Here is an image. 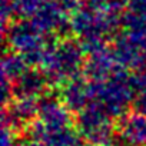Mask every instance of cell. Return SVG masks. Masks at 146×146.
Here are the masks:
<instances>
[{
	"label": "cell",
	"mask_w": 146,
	"mask_h": 146,
	"mask_svg": "<svg viewBox=\"0 0 146 146\" xmlns=\"http://www.w3.org/2000/svg\"><path fill=\"white\" fill-rule=\"evenodd\" d=\"M36 115H39V103H36L35 99H19L15 103L10 102V106L5 109L3 123L12 130L20 129L25 123L33 122Z\"/></svg>",
	"instance_id": "2"
},
{
	"label": "cell",
	"mask_w": 146,
	"mask_h": 146,
	"mask_svg": "<svg viewBox=\"0 0 146 146\" xmlns=\"http://www.w3.org/2000/svg\"><path fill=\"white\" fill-rule=\"evenodd\" d=\"M39 116L47 127H63L70 123L69 109L54 98H43L39 102Z\"/></svg>",
	"instance_id": "5"
},
{
	"label": "cell",
	"mask_w": 146,
	"mask_h": 146,
	"mask_svg": "<svg viewBox=\"0 0 146 146\" xmlns=\"http://www.w3.org/2000/svg\"><path fill=\"white\" fill-rule=\"evenodd\" d=\"M12 2H13L15 13L26 17V16H33L44 0H12Z\"/></svg>",
	"instance_id": "9"
},
{
	"label": "cell",
	"mask_w": 146,
	"mask_h": 146,
	"mask_svg": "<svg viewBox=\"0 0 146 146\" xmlns=\"http://www.w3.org/2000/svg\"><path fill=\"white\" fill-rule=\"evenodd\" d=\"M43 73L47 80L59 83L66 79L78 78L76 73L82 67V49L80 44L63 40L54 46L46 47L43 57Z\"/></svg>",
	"instance_id": "1"
},
{
	"label": "cell",
	"mask_w": 146,
	"mask_h": 146,
	"mask_svg": "<svg viewBox=\"0 0 146 146\" xmlns=\"http://www.w3.org/2000/svg\"><path fill=\"white\" fill-rule=\"evenodd\" d=\"M116 62L115 53L109 52L103 46L90 53V57L85 64V70L93 80H105L115 73Z\"/></svg>",
	"instance_id": "3"
},
{
	"label": "cell",
	"mask_w": 146,
	"mask_h": 146,
	"mask_svg": "<svg viewBox=\"0 0 146 146\" xmlns=\"http://www.w3.org/2000/svg\"><path fill=\"white\" fill-rule=\"evenodd\" d=\"M64 106L72 112H80L90 105V89L82 79L73 78L62 92Z\"/></svg>",
	"instance_id": "6"
},
{
	"label": "cell",
	"mask_w": 146,
	"mask_h": 146,
	"mask_svg": "<svg viewBox=\"0 0 146 146\" xmlns=\"http://www.w3.org/2000/svg\"><path fill=\"white\" fill-rule=\"evenodd\" d=\"M109 146H136V145H133L132 142H129V140L125 139L123 136H119V137L113 139L112 143H110Z\"/></svg>",
	"instance_id": "11"
},
{
	"label": "cell",
	"mask_w": 146,
	"mask_h": 146,
	"mask_svg": "<svg viewBox=\"0 0 146 146\" xmlns=\"http://www.w3.org/2000/svg\"><path fill=\"white\" fill-rule=\"evenodd\" d=\"M135 110L146 116V92H140L139 96L135 98Z\"/></svg>",
	"instance_id": "10"
},
{
	"label": "cell",
	"mask_w": 146,
	"mask_h": 146,
	"mask_svg": "<svg viewBox=\"0 0 146 146\" xmlns=\"http://www.w3.org/2000/svg\"><path fill=\"white\" fill-rule=\"evenodd\" d=\"M20 146H42V145H39V143H33V142H30V143H26V145H20Z\"/></svg>",
	"instance_id": "14"
},
{
	"label": "cell",
	"mask_w": 146,
	"mask_h": 146,
	"mask_svg": "<svg viewBox=\"0 0 146 146\" xmlns=\"http://www.w3.org/2000/svg\"><path fill=\"white\" fill-rule=\"evenodd\" d=\"M108 2H110V0H89L90 6L93 5V7H96V6H102V7H103ZM102 7H100V9H102ZM100 9H99V10H100Z\"/></svg>",
	"instance_id": "13"
},
{
	"label": "cell",
	"mask_w": 146,
	"mask_h": 146,
	"mask_svg": "<svg viewBox=\"0 0 146 146\" xmlns=\"http://www.w3.org/2000/svg\"><path fill=\"white\" fill-rule=\"evenodd\" d=\"M135 80H136V88H137V90L146 92V72L143 73V75H140L137 79H135Z\"/></svg>",
	"instance_id": "12"
},
{
	"label": "cell",
	"mask_w": 146,
	"mask_h": 146,
	"mask_svg": "<svg viewBox=\"0 0 146 146\" xmlns=\"http://www.w3.org/2000/svg\"><path fill=\"white\" fill-rule=\"evenodd\" d=\"M47 83V78L44 73H37L35 70L27 69L23 75H20L16 80H13V95L17 99H35V96L40 95Z\"/></svg>",
	"instance_id": "4"
},
{
	"label": "cell",
	"mask_w": 146,
	"mask_h": 146,
	"mask_svg": "<svg viewBox=\"0 0 146 146\" xmlns=\"http://www.w3.org/2000/svg\"><path fill=\"white\" fill-rule=\"evenodd\" d=\"M27 70V62L22 54L10 53L3 60V78L9 79L10 82L16 80L20 75Z\"/></svg>",
	"instance_id": "8"
},
{
	"label": "cell",
	"mask_w": 146,
	"mask_h": 146,
	"mask_svg": "<svg viewBox=\"0 0 146 146\" xmlns=\"http://www.w3.org/2000/svg\"><path fill=\"white\" fill-rule=\"evenodd\" d=\"M120 136L136 146L146 145V116L142 113L123 115L119 120Z\"/></svg>",
	"instance_id": "7"
}]
</instances>
